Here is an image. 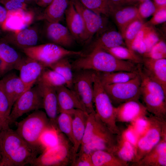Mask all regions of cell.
<instances>
[{
  "label": "cell",
  "instance_id": "obj_29",
  "mask_svg": "<svg viewBox=\"0 0 166 166\" xmlns=\"http://www.w3.org/2000/svg\"><path fill=\"white\" fill-rule=\"evenodd\" d=\"M64 136L57 126L50 123L43 131L39 138V143L43 152L57 145Z\"/></svg>",
  "mask_w": 166,
  "mask_h": 166
},
{
  "label": "cell",
  "instance_id": "obj_9",
  "mask_svg": "<svg viewBox=\"0 0 166 166\" xmlns=\"http://www.w3.org/2000/svg\"><path fill=\"white\" fill-rule=\"evenodd\" d=\"M103 85L113 105L118 106L129 101L139 100L140 97L141 80L139 73L126 82Z\"/></svg>",
  "mask_w": 166,
  "mask_h": 166
},
{
  "label": "cell",
  "instance_id": "obj_30",
  "mask_svg": "<svg viewBox=\"0 0 166 166\" xmlns=\"http://www.w3.org/2000/svg\"><path fill=\"white\" fill-rule=\"evenodd\" d=\"M93 166H127L124 162L111 152L104 150H98L91 154Z\"/></svg>",
  "mask_w": 166,
  "mask_h": 166
},
{
  "label": "cell",
  "instance_id": "obj_39",
  "mask_svg": "<svg viewBox=\"0 0 166 166\" xmlns=\"http://www.w3.org/2000/svg\"><path fill=\"white\" fill-rule=\"evenodd\" d=\"M86 8L101 16H109L108 0H79Z\"/></svg>",
  "mask_w": 166,
  "mask_h": 166
},
{
  "label": "cell",
  "instance_id": "obj_19",
  "mask_svg": "<svg viewBox=\"0 0 166 166\" xmlns=\"http://www.w3.org/2000/svg\"><path fill=\"white\" fill-rule=\"evenodd\" d=\"M37 82L42 96L43 109L50 123L57 126L56 120L59 113L56 89L39 81Z\"/></svg>",
  "mask_w": 166,
  "mask_h": 166
},
{
  "label": "cell",
  "instance_id": "obj_44",
  "mask_svg": "<svg viewBox=\"0 0 166 166\" xmlns=\"http://www.w3.org/2000/svg\"><path fill=\"white\" fill-rule=\"evenodd\" d=\"M147 25V28L144 39L147 49V53L148 52L152 47L160 40L155 30L151 26Z\"/></svg>",
  "mask_w": 166,
  "mask_h": 166
},
{
  "label": "cell",
  "instance_id": "obj_45",
  "mask_svg": "<svg viewBox=\"0 0 166 166\" xmlns=\"http://www.w3.org/2000/svg\"><path fill=\"white\" fill-rule=\"evenodd\" d=\"M71 165L93 166L91 158V154L78 152Z\"/></svg>",
  "mask_w": 166,
  "mask_h": 166
},
{
  "label": "cell",
  "instance_id": "obj_55",
  "mask_svg": "<svg viewBox=\"0 0 166 166\" xmlns=\"http://www.w3.org/2000/svg\"><path fill=\"white\" fill-rule=\"evenodd\" d=\"M6 0H13V1H17L18 2H25V0H0V3L3 1H6Z\"/></svg>",
  "mask_w": 166,
  "mask_h": 166
},
{
  "label": "cell",
  "instance_id": "obj_6",
  "mask_svg": "<svg viewBox=\"0 0 166 166\" xmlns=\"http://www.w3.org/2000/svg\"><path fill=\"white\" fill-rule=\"evenodd\" d=\"M74 159L72 144L64 136L57 145L46 149L31 164L36 166H66L71 164Z\"/></svg>",
  "mask_w": 166,
  "mask_h": 166
},
{
  "label": "cell",
  "instance_id": "obj_13",
  "mask_svg": "<svg viewBox=\"0 0 166 166\" xmlns=\"http://www.w3.org/2000/svg\"><path fill=\"white\" fill-rule=\"evenodd\" d=\"M115 112L117 122L131 123L139 118L147 116L148 113L139 100L129 101L115 107Z\"/></svg>",
  "mask_w": 166,
  "mask_h": 166
},
{
  "label": "cell",
  "instance_id": "obj_57",
  "mask_svg": "<svg viewBox=\"0 0 166 166\" xmlns=\"http://www.w3.org/2000/svg\"><path fill=\"white\" fill-rule=\"evenodd\" d=\"M140 2L146 0H139Z\"/></svg>",
  "mask_w": 166,
  "mask_h": 166
},
{
  "label": "cell",
  "instance_id": "obj_36",
  "mask_svg": "<svg viewBox=\"0 0 166 166\" xmlns=\"http://www.w3.org/2000/svg\"><path fill=\"white\" fill-rule=\"evenodd\" d=\"M105 51L120 60L131 61L138 64L142 63V58L131 50L123 45L109 49Z\"/></svg>",
  "mask_w": 166,
  "mask_h": 166
},
{
  "label": "cell",
  "instance_id": "obj_38",
  "mask_svg": "<svg viewBox=\"0 0 166 166\" xmlns=\"http://www.w3.org/2000/svg\"><path fill=\"white\" fill-rule=\"evenodd\" d=\"M13 105L7 96L0 80V118L6 126H9V118Z\"/></svg>",
  "mask_w": 166,
  "mask_h": 166
},
{
  "label": "cell",
  "instance_id": "obj_1",
  "mask_svg": "<svg viewBox=\"0 0 166 166\" xmlns=\"http://www.w3.org/2000/svg\"><path fill=\"white\" fill-rule=\"evenodd\" d=\"M0 143L2 156L0 166L30 165L39 151L29 145L9 126L0 131Z\"/></svg>",
  "mask_w": 166,
  "mask_h": 166
},
{
  "label": "cell",
  "instance_id": "obj_11",
  "mask_svg": "<svg viewBox=\"0 0 166 166\" xmlns=\"http://www.w3.org/2000/svg\"><path fill=\"white\" fill-rule=\"evenodd\" d=\"M92 140L104 142L111 148L116 142V135L109 130L97 116L95 112L88 114L81 145Z\"/></svg>",
  "mask_w": 166,
  "mask_h": 166
},
{
  "label": "cell",
  "instance_id": "obj_16",
  "mask_svg": "<svg viewBox=\"0 0 166 166\" xmlns=\"http://www.w3.org/2000/svg\"><path fill=\"white\" fill-rule=\"evenodd\" d=\"M141 69L149 78L160 84L166 93V59H154L143 57Z\"/></svg>",
  "mask_w": 166,
  "mask_h": 166
},
{
  "label": "cell",
  "instance_id": "obj_14",
  "mask_svg": "<svg viewBox=\"0 0 166 166\" xmlns=\"http://www.w3.org/2000/svg\"><path fill=\"white\" fill-rule=\"evenodd\" d=\"M45 68L39 62L27 57L22 58L14 69L19 71V77L30 89L37 82Z\"/></svg>",
  "mask_w": 166,
  "mask_h": 166
},
{
  "label": "cell",
  "instance_id": "obj_4",
  "mask_svg": "<svg viewBox=\"0 0 166 166\" xmlns=\"http://www.w3.org/2000/svg\"><path fill=\"white\" fill-rule=\"evenodd\" d=\"M15 123L17 127L16 132L23 140L39 151L42 150L39 138L50 124L45 112L40 109L34 111L21 121Z\"/></svg>",
  "mask_w": 166,
  "mask_h": 166
},
{
  "label": "cell",
  "instance_id": "obj_47",
  "mask_svg": "<svg viewBox=\"0 0 166 166\" xmlns=\"http://www.w3.org/2000/svg\"><path fill=\"white\" fill-rule=\"evenodd\" d=\"M139 0H108L109 10L113 8L130 5H138Z\"/></svg>",
  "mask_w": 166,
  "mask_h": 166
},
{
  "label": "cell",
  "instance_id": "obj_15",
  "mask_svg": "<svg viewBox=\"0 0 166 166\" xmlns=\"http://www.w3.org/2000/svg\"><path fill=\"white\" fill-rule=\"evenodd\" d=\"M65 15L67 27L75 41L82 43L88 42L87 34L83 19L71 0Z\"/></svg>",
  "mask_w": 166,
  "mask_h": 166
},
{
  "label": "cell",
  "instance_id": "obj_8",
  "mask_svg": "<svg viewBox=\"0 0 166 166\" xmlns=\"http://www.w3.org/2000/svg\"><path fill=\"white\" fill-rule=\"evenodd\" d=\"M43 109L42 97L37 84L27 90L14 103L9 115V124L25 114Z\"/></svg>",
  "mask_w": 166,
  "mask_h": 166
},
{
  "label": "cell",
  "instance_id": "obj_37",
  "mask_svg": "<svg viewBox=\"0 0 166 166\" xmlns=\"http://www.w3.org/2000/svg\"><path fill=\"white\" fill-rule=\"evenodd\" d=\"M144 24L143 19L139 16L131 22L124 30L122 36L127 47L130 49L133 40Z\"/></svg>",
  "mask_w": 166,
  "mask_h": 166
},
{
  "label": "cell",
  "instance_id": "obj_26",
  "mask_svg": "<svg viewBox=\"0 0 166 166\" xmlns=\"http://www.w3.org/2000/svg\"><path fill=\"white\" fill-rule=\"evenodd\" d=\"M108 152L128 164L134 162L135 147L125 139L121 131L116 135V143Z\"/></svg>",
  "mask_w": 166,
  "mask_h": 166
},
{
  "label": "cell",
  "instance_id": "obj_5",
  "mask_svg": "<svg viewBox=\"0 0 166 166\" xmlns=\"http://www.w3.org/2000/svg\"><path fill=\"white\" fill-rule=\"evenodd\" d=\"M26 55L49 67L60 59L68 56H82L80 51L69 50L53 43H47L22 49Z\"/></svg>",
  "mask_w": 166,
  "mask_h": 166
},
{
  "label": "cell",
  "instance_id": "obj_3",
  "mask_svg": "<svg viewBox=\"0 0 166 166\" xmlns=\"http://www.w3.org/2000/svg\"><path fill=\"white\" fill-rule=\"evenodd\" d=\"M93 89L97 116L113 133L119 134L120 131L116 124L115 106L105 89L99 72L94 71Z\"/></svg>",
  "mask_w": 166,
  "mask_h": 166
},
{
  "label": "cell",
  "instance_id": "obj_24",
  "mask_svg": "<svg viewBox=\"0 0 166 166\" xmlns=\"http://www.w3.org/2000/svg\"><path fill=\"white\" fill-rule=\"evenodd\" d=\"M72 115L74 160L81 144L88 114L81 109H75L72 113Z\"/></svg>",
  "mask_w": 166,
  "mask_h": 166
},
{
  "label": "cell",
  "instance_id": "obj_46",
  "mask_svg": "<svg viewBox=\"0 0 166 166\" xmlns=\"http://www.w3.org/2000/svg\"><path fill=\"white\" fill-rule=\"evenodd\" d=\"M166 21V7L157 8L153 14V17L147 22L145 23L152 26L158 25Z\"/></svg>",
  "mask_w": 166,
  "mask_h": 166
},
{
  "label": "cell",
  "instance_id": "obj_12",
  "mask_svg": "<svg viewBox=\"0 0 166 166\" xmlns=\"http://www.w3.org/2000/svg\"><path fill=\"white\" fill-rule=\"evenodd\" d=\"M71 0L83 19L88 42L94 35L105 28V21L102 16L86 8L79 0Z\"/></svg>",
  "mask_w": 166,
  "mask_h": 166
},
{
  "label": "cell",
  "instance_id": "obj_52",
  "mask_svg": "<svg viewBox=\"0 0 166 166\" xmlns=\"http://www.w3.org/2000/svg\"><path fill=\"white\" fill-rule=\"evenodd\" d=\"M53 0H38L37 4L39 6L43 7H47Z\"/></svg>",
  "mask_w": 166,
  "mask_h": 166
},
{
  "label": "cell",
  "instance_id": "obj_18",
  "mask_svg": "<svg viewBox=\"0 0 166 166\" xmlns=\"http://www.w3.org/2000/svg\"><path fill=\"white\" fill-rule=\"evenodd\" d=\"M33 13L26 10L8 11L6 18L2 29L5 31L16 32L26 28L32 22Z\"/></svg>",
  "mask_w": 166,
  "mask_h": 166
},
{
  "label": "cell",
  "instance_id": "obj_31",
  "mask_svg": "<svg viewBox=\"0 0 166 166\" xmlns=\"http://www.w3.org/2000/svg\"><path fill=\"white\" fill-rule=\"evenodd\" d=\"M138 74V70L134 71L99 72L100 78L103 85L114 84L126 82L134 78Z\"/></svg>",
  "mask_w": 166,
  "mask_h": 166
},
{
  "label": "cell",
  "instance_id": "obj_21",
  "mask_svg": "<svg viewBox=\"0 0 166 166\" xmlns=\"http://www.w3.org/2000/svg\"><path fill=\"white\" fill-rule=\"evenodd\" d=\"M132 166H166V135L149 152Z\"/></svg>",
  "mask_w": 166,
  "mask_h": 166
},
{
  "label": "cell",
  "instance_id": "obj_40",
  "mask_svg": "<svg viewBox=\"0 0 166 166\" xmlns=\"http://www.w3.org/2000/svg\"><path fill=\"white\" fill-rule=\"evenodd\" d=\"M147 27L148 25L144 23L132 44L131 49L136 54L137 53L143 56L147 52L144 39Z\"/></svg>",
  "mask_w": 166,
  "mask_h": 166
},
{
  "label": "cell",
  "instance_id": "obj_43",
  "mask_svg": "<svg viewBox=\"0 0 166 166\" xmlns=\"http://www.w3.org/2000/svg\"><path fill=\"white\" fill-rule=\"evenodd\" d=\"M149 125V116H147L136 119L131 123V125L136 133L139 139L146 132Z\"/></svg>",
  "mask_w": 166,
  "mask_h": 166
},
{
  "label": "cell",
  "instance_id": "obj_23",
  "mask_svg": "<svg viewBox=\"0 0 166 166\" xmlns=\"http://www.w3.org/2000/svg\"><path fill=\"white\" fill-rule=\"evenodd\" d=\"M138 5H130L109 10L111 16L122 35L127 26L139 17Z\"/></svg>",
  "mask_w": 166,
  "mask_h": 166
},
{
  "label": "cell",
  "instance_id": "obj_17",
  "mask_svg": "<svg viewBox=\"0 0 166 166\" xmlns=\"http://www.w3.org/2000/svg\"><path fill=\"white\" fill-rule=\"evenodd\" d=\"M55 89L59 113L62 112H72L75 109H81L87 113L79 97L73 89L65 85Z\"/></svg>",
  "mask_w": 166,
  "mask_h": 166
},
{
  "label": "cell",
  "instance_id": "obj_35",
  "mask_svg": "<svg viewBox=\"0 0 166 166\" xmlns=\"http://www.w3.org/2000/svg\"><path fill=\"white\" fill-rule=\"evenodd\" d=\"M45 68L38 80L48 85L55 88L65 85L66 82L64 78L54 70Z\"/></svg>",
  "mask_w": 166,
  "mask_h": 166
},
{
  "label": "cell",
  "instance_id": "obj_53",
  "mask_svg": "<svg viewBox=\"0 0 166 166\" xmlns=\"http://www.w3.org/2000/svg\"><path fill=\"white\" fill-rule=\"evenodd\" d=\"M25 1L26 4L34 3L37 4L38 0H25Z\"/></svg>",
  "mask_w": 166,
  "mask_h": 166
},
{
  "label": "cell",
  "instance_id": "obj_25",
  "mask_svg": "<svg viewBox=\"0 0 166 166\" xmlns=\"http://www.w3.org/2000/svg\"><path fill=\"white\" fill-rule=\"evenodd\" d=\"M1 80L5 92L13 105L21 95L30 89L14 72L7 74Z\"/></svg>",
  "mask_w": 166,
  "mask_h": 166
},
{
  "label": "cell",
  "instance_id": "obj_54",
  "mask_svg": "<svg viewBox=\"0 0 166 166\" xmlns=\"http://www.w3.org/2000/svg\"><path fill=\"white\" fill-rule=\"evenodd\" d=\"M6 127H7L3 123L0 118V131L2 128Z\"/></svg>",
  "mask_w": 166,
  "mask_h": 166
},
{
  "label": "cell",
  "instance_id": "obj_42",
  "mask_svg": "<svg viewBox=\"0 0 166 166\" xmlns=\"http://www.w3.org/2000/svg\"><path fill=\"white\" fill-rule=\"evenodd\" d=\"M138 5L139 15L143 19L153 15L157 9L153 2L151 0L140 2Z\"/></svg>",
  "mask_w": 166,
  "mask_h": 166
},
{
  "label": "cell",
  "instance_id": "obj_48",
  "mask_svg": "<svg viewBox=\"0 0 166 166\" xmlns=\"http://www.w3.org/2000/svg\"><path fill=\"white\" fill-rule=\"evenodd\" d=\"M122 132L125 139L134 146L135 148L138 137L132 127L130 125Z\"/></svg>",
  "mask_w": 166,
  "mask_h": 166
},
{
  "label": "cell",
  "instance_id": "obj_50",
  "mask_svg": "<svg viewBox=\"0 0 166 166\" xmlns=\"http://www.w3.org/2000/svg\"><path fill=\"white\" fill-rule=\"evenodd\" d=\"M11 68L0 57V76Z\"/></svg>",
  "mask_w": 166,
  "mask_h": 166
},
{
  "label": "cell",
  "instance_id": "obj_7",
  "mask_svg": "<svg viewBox=\"0 0 166 166\" xmlns=\"http://www.w3.org/2000/svg\"><path fill=\"white\" fill-rule=\"evenodd\" d=\"M149 125L145 133L139 137L135 147V157L134 163L141 159L166 135V119L152 115L149 116Z\"/></svg>",
  "mask_w": 166,
  "mask_h": 166
},
{
  "label": "cell",
  "instance_id": "obj_56",
  "mask_svg": "<svg viewBox=\"0 0 166 166\" xmlns=\"http://www.w3.org/2000/svg\"><path fill=\"white\" fill-rule=\"evenodd\" d=\"M2 159V156L1 153V146H0V163Z\"/></svg>",
  "mask_w": 166,
  "mask_h": 166
},
{
  "label": "cell",
  "instance_id": "obj_41",
  "mask_svg": "<svg viewBox=\"0 0 166 166\" xmlns=\"http://www.w3.org/2000/svg\"><path fill=\"white\" fill-rule=\"evenodd\" d=\"M143 57L154 59L166 58V44L165 42L160 40L156 43Z\"/></svg>",
  "mask_w": 166,
  "mask_h": 166
},
{
  "label": "cell",
  "instance_id": "obj_2",
  "mask_svg": "<svg viewBox=\"0 0 166 166\" xmlns=\"http://www.w3.org/2000/svg\"><path fill=\"white\" fill-rule=\"evenodd\" d=\"M72 64L75 70H86L100 73L137 71L138 64L119 59L107 51L93 49L91 52L75 61Z\"/></svg>",
  "mask_w": 166,
  "mask_h": 166
},
{
  "label": "cell",
  "instance_id": "obj_28",
  "mask_svg": "<svg viewBox=\"0 0 166 166\" xmlns=\"http://www.w3.org/2000/svg\"><path fill=\"white\" fill-rule=\"evenodd\" d=\"M68 0H53L47 7L39 18L49 23L59 22L69 6Z\"/></svg>",
  "mask_w": 166,
  "mask_h": 166
},
{
  "label": "cell",
  "instance_id": "obj_10",
  "mask_svg": "<svg viewBox=\"0 0 166 166\" xmlns=\"http://www.w3.org/2000/svg\"><path fill=\"white\" fill-rule=\"evenodd\" d=\"M73 73V89L79 97L89 114L95 112L94 107V71L77 70Z\"/></svg>",
  "mask_w": 166,
  "mask_h": 166
},
{
  "label": "cell",
  "instance_id": "obj_32",
  "mask_svg": "<svg viewBox=\"0 0 166 166\" xmlns=\"http://www.w3.org/2000/svg\"><path fill=\"white\" fill-rule=\"evenodd\" d=\"M60 74L65 79L66 82V86L73 89V73L72 72L71 64L66 57L57 61L49 67Z\"/></svg>",
  "mask_w": 166,
  "mask_h": 166
},
{
  "label": "cell",
  "instance_id": "obj_27",
  "mask_svg": "<svg viewBox=\"0 0 166 166\" xmlns=\"http://www.w3.org/2000/svg\"><path fill=\"white\" fill-rule=\"evenodd\" d=\"M100 33L101 34L93 44V49H97L105 50L125 44L121 34L115 29H104Z\"/></svg>",
  "mask_w": 166,
  "mask_h": 166
},
{
  "label": "cell",
  "instance_id": "obj_22",
  "mask_svg": "<svg viewBox=\"0 0 166 166\" xmlns=\"http://www.w3.org/2000/svg\"><path fill=\"white\" fill-rule=\"evenodd\" d=\"M46 34L53 43L64 47L71 46L75 41L67 27L59 22H48Z\"/></svg>",
  "mask_w": 166,
  "mask_h": 166
},
{
  "label": "cell",
  "instance_id": "obj_33",
  "mask_svg": "<svg viewBox=\"0 0 166 166\" xmlns=\"http://www.w3.org/2000/svg\"><path fill=\"white\" fill-rule=\"evenodd\" d=\"M0 57L11 68H14L22 59L17 51L9 44L0 42Z\"/></svg>",
  "mask_w": 166,
  "mask_h": 166
},
{
  "label": "cell",
  "instance_id": "obj_51",
  "mask_svg": "<svg viewBox=\"0 0 166 166\" xmlns=\"http://www.w3.org/2000/svg\"><path fill=\"white\" fill-rule=\"evenodd\" d=\"M157 8L166 7V0H153Z\"/></svg>",
  "mask_w": 166,
  "mask_h": 166
},
{
  "label": "cell",
  "instance_id": "obj_49",
  "mask_svg": "<svg viewBox=\"0 0 166 166\" xmlns=\"http://www.w3.org/2000/svg\"><path fill=\"white\" fill-rule=\"evenodd\" d=\"M8 11L0 4V30L2 29V25L5 21L7 14Z\"/></svg>",
  "mask_w": 166,
  "mask_h": 166
},
{
  "label": "cell",
  "instance_id": "obj_34",
  "mask_svg": "<svg viewBox=\"0 0 166 166\" xmlns=\"http://www.w3.org/2000/svg\"><path fill=\"white\" fill-rule=\"evenodd\" d=\"M73 112L60 113L56 119V124L59 130L66 136L73 145L72 115Z\"/></svg>",
  "mask_w": 166,
  "mask_h": 166
},
{
  "label": "cell",
  "instance_id": "obj_20",
  "mask_svg": "<svg viewBox=\"0 0 166 166\" xmlns=\"http://www.w3.org/2000/svg\"><path fill=\"white\" fill-rule=\"evenodd\" d=\"M38 36L33 28H26L16 32H10L2 41L22 49L37 45Z\"/></svg>",
  "mask_w": 166,
  "mask_h": 166
}]
</instances>
